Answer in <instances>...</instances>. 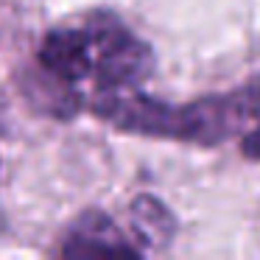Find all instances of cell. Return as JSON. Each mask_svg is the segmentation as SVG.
Masks as SVG:
<instances>
[{
    "label": "cell",
    "instance_id": "obj_4",
    "mask_svg": "<svg viewBox=\"0 0 260 260\" xmlns=\"http://www.w3.org/2000/svg\"><path fill=\"white\" fill-rule=\"evenodd\" d=\"M62 257H140L143 246L132 243L101 210H87L76 218L59 246Z\"/></svg>",
    "mask_w": 260,
    "mask_h": 260
},
{
    "label": "cell",
    "instance_id": "obj_1",
    "mask_svg": "<svg viewBox=\"0 0 260 260\" xmlns=\"http://www.w3.org/2000/svg\"><path fill=\"white\" fill-rule=\"evenodd\" d=\"M90 112L126 135L218 146L260 118V73L238 90L204 95L190 104H165L143 92L101 90L90 98Z\"/></svg>",
    "mask_w": 260,
    "mask_h": 260
},
{
    "label": "cell",
    "instance_id": "obj_2",
    "mask_svg": "<svg viewBox=\"0 0 260 260\" xmlns=\"http://www.w3.org/2000/svg\"><path fill=\"white\" fill-rule=\"evenodd\" d=\"M87 28L95 42V79L98 90H132L154 73V51L135 37L115 14H90Z\"/></svg>",
    "mask_w": 260,
    "mask_h": 260
},
{
    "label": "cell",
    "instance_id": "obj_3",
    "mask_svg": "<svg viewBox=\"0 0 260 260\" xmlns=\"http://www.w3.org/2000/svg\"><path fill=\"white\" fill-rule=\"evenodd\" d=\"M40 70L48 76L64 81V84H79L87 76H92L95 68V42L92 31L84 25L79 28H53L42 37L40 51H37Z\"/></svg>",
    "mask_w": 260,
    "mask_h": 260
},
{
    "label": "cell",
    "instance_id": "obj_5",
    "mask_svg": "<svg viewBox=\"0 0 260 260\" xmlns=\"http://www.w3.org/2000/svg\"><path fill=\"white\" fill-rule=\"evenodd\" d=\"M129 213H132V230H135L140 246L157 249V246H165L174 238V232H176L174 213L159 199L143 193V196H137L132 202Z\"/></svg>",
    "mask_w": 260,
    "mask_h": 260
},
{
    "label": "cell",
    "instance_id": "obj_6",
    "mask_svg": "<svg viewBox=\"0 0 260 260\" xmlns=\"http://www.w3.org/2000/svg\"><path fill=\"white\" fill-rule=\"evenodd\" d=\"M241 154L252 162H260V123H254L252 129L243 135L241 140Z\"/></svg>",
    "mask_w": 260,
    "mask_h": 260
}]
</instances>
